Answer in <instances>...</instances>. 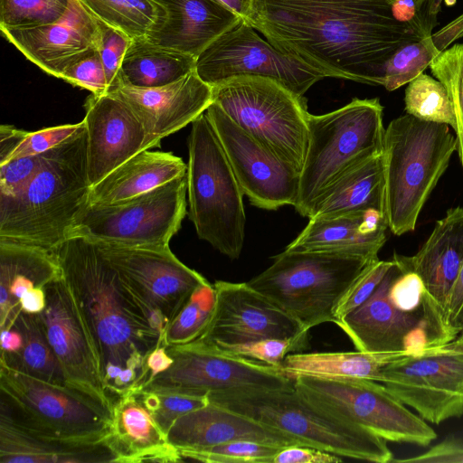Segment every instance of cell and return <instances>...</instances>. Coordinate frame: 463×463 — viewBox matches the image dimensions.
I'll return each mask as SVG.
<instances>
[{"mask_svg": "<svg viewBox=\"0 0 463 463\" xmlns=\"http://www.w3.org/2000/svg\"><path fill=\"white\" fill-rule=\"evenodd\" d=\"M281 52L325 77L383 85L403 45L431 35L388 0H253L246 20Z\"/></svg>", "mask_w": 463, "mask_h": 463, "instance_id": "6da1fadb", "label": "cell"}, {"mask_svg": "<svg viewBox=\"0 0 463 463\" xmlns=\"http://www.w3.org/2000/svg\"><path fill=\"white\" fill-rule=\"evenodd\" d=\"M52 252L92 336L109 395L114 401L139 390L146 356L165 335L95 242L70 236Z\"/></svg>", "mask_w": 463, "mask_h": 463, "instance_id": "7a4b0ae2", "label": "cell"}, {"mask_svg": "<svg viewBox=\"0 0 463 463\" xmlns=\"http://www.w3.org/2000/svg\"><path fill=\"white\" fill-rule=\"evenodd\" d=\"M85 124L43 154L37 172L15 196L0 198V240L52 251L64 241L87 204Z\"/></svg>", "mask_w": 463, "mask_h": 463, "instance_id": "3957f363", "label": "cell"}, {"mask_svg": "<svg viewBox=\"0 0 463 463\" xmlns=\"http://www.w3.org/2000/svg\"><path fill=\"white\" fill-rule=\"evenodd\" d=\"M336 325L363 352L418 354L458 335L406 256L397 253L371 297Z\"/></svg>", "mask_w": 463, "mask_h": 463, "instance_id": "277c9868", "label": "cell"}, {"mask_svg": "<svg viewBox=\"0 0 463 463\" xmlns=\"http://www.w3.org/2000/svg\"><path fill=\"white\" fill-rule=\"evenodd\" d=\"M209 401L339 457L392 462L387 440L315 404L295 387L212 392Z\"/></svg>", "mask_w": 463, "mask_h": 463, "instance_id": "5b68a950", "label": "cell"}, {"mask_svg": "<svg viewBox=\"0 0 463 463\" xmlns=\"http://www.w3.org/2000/svg\"><path fill=\"white\" fill-rule=\"evenodd\" d=\"M456 150V137L448 125L409 114L389 123L383 157L386 218L393 234L414 231L422 207Z\"/></svg>", "mask_w": 463, "mask_h": 463, "instance_id": "8992f818", "label": "cell"}, {"mask_svg": "<svg viewBox=\"0 0 463 463\" xmlns=\"http://www.w3.org/2000/svg\"><path fill=\"white\" fill-rule=\"evenodd\" d=\"M383 107L379 99H354L344 107L307 118L308 143L299 175L296 211L311 216L317 199L342 176L382 155Z\"/></svg>", "mask_w": 463, "mask_h": 463, "instance_id": "52a82bcc", "label": "cell"}, {"mask_svg": "<svg viewBox=\"0 0 463 463\" xmlns=\"http://www.w3.org/2000/svg\"><path fill=\"white\" fill-rule=\"evenodd\" d=\"M247 283L309 331L335 322L343 296L373 261L359 256L321 250H287Z\"/></svg>", "mask_w": 463, "mask_h": 463, "instance_id": "ba28073f", "label": "cell"}, {"mask_svg": "<svg viewBox=\"0 0 463 463\" xmlns=\"http://www.w3.org/2000/svg\"><path fill=\"white\" fill-rule=\"evenodd\" d=\"M187 194L189 218L198 237L238 259L245 236L243 193L205 112L192 123Z\"/></svg>", "mask_w": 463, "mask_h": 463, "instance_id": "9c48e42d", "label": "cell"}, {"mask_svg": "<svg viewBox=\"0 0 463 463\" xmlns=\"http://www.w3.org/2000/svg\"><path fill=\"white\" fill-rule=\"evenodd\" d=\"M0 417L31 433L75 443H109L112 410L67 384L0 366Z\"/></svg>", "mask_w": 463, "mask_h": 463, "instance_id": "30bf717a", "label": "cell"}, {"mask_svg": "<svg viewBox=\"0 0 463 463\" xmlns=\"http://www.w3.org/2000/svg\"><path fill=\"white\" fill-rule=\"evenodd\" d=\"M213 102L300 173L308 143L309 112L303 96L268 78L239 76L213 86Z\"/></svg>", "mask_w": 463, "mask_h": 463, "instance_id": "8fae6325", "label": "cell"}, {"mask_svg": "<svg viewBox=\"0 0 463 463\" xmlns=\"http://www.w3.org/2000/svg\"><path fill=\"white\" fill-rule=\"evenodd\" d=\"M187 173L137 196L86 204L70 236L127 248H165L186 214Z\"/></svg>", "mask_w": 463, "mask_h": 463, "instance_id": "7c38bea8", "label": "cell"}, {"mask_svg": "<svg viewBox=\"0 0 463 463\" xmlns=\"http://www.w3.org/2000/svg\"><path fill=\"white\" fill-rule=\"evenodd\" d=\"M294 383L315 404L387 441L427 446L437 438L426 420L408 410L383 383L307 376L295 379Z\"/></svg>", "mask_w": 463, "mask_h": 463, "instance_id": "4fadbf2b", "label": "cell"}, {"mask_svg": "<svg viewBox=\"0 0 463 463\" xmlns=\"http://www.w3.org/2000/svg\"><path fill=\"white\" fill-rule=\"evenodd\" d=\"M174 362L141 391L206 395L212 392L288 388L280 367L222 352L198 341L166 345Z\"/></svg>", "mask_w": 463, "mask_h": 463, "instance_id": "5bb4252c", "label": "cell"}, {"mask_svg": "<svg viewBox=\"0 0 463 463\" xmlns=\"http://www.w3.org/2000/svg\"><path fill=\"white\" fill-rule=\"evenodd\" d=\"M386 388L434 424L463 415V335L389 364Z\"/></svg>", "mask_w": 463, "mask_h": 463, "instance_id": "9a60e30c", "label": "cell"}, {"mask_svg": "<svg viewBox=\"0 0 463 463\" xmlns=\"http://www.w3.org/2000/svg\"><path fill=\"white\" fill-rule=\"evenodd\" d=\"M194 70L211 87L233 77L255 76L273 80L298 96L326 78L263 40L242 18L199 54Z\"/></svg>", "mask_w": 463, "mask_h": 463, "instance_id": "2e32d148", "label": "cell"}, {"mask_svg": "<svg viewBox=\"0 0 463 463\" xmlns=\"http://www.w3.org/2000/svg\"><path fill=\"white\" fill-rule=\"evenodd\" d=\"M165 335L191 295L208 280L165 248H127L96 243Z\"/></svg>", "mask_w": 463, "mask_h": 463, "instance_id": "e0dca14e", "label": "cell"}, {"mask_svg": "<svg viewBox=\"0 0 463 463\" xmlns=\"http://www.w3.org/2000/svg\"><path fill=\"white\" fill-rule=\"evenodd\" d=\"M244 195L253 206H294L299 171L235 124L213 102L205 111Z\"/></svg>", "mask_w": 463, "mask_h": 463, "instance_id": "ac0fdd59", "label": "cell"}, {"mask_svg": "<svg viewBox=\"0 0 463 463\" xmlns=\"http://www.w3.org/2000/svg\"><path fill=\"white\" fill-rule=\"evenodd\" d=\"M45 292L46 307L40 316L65 383L112 410L92 336L73 294L61 276Z\"/></svg>", "mask_w": 463, "mask_h": 463, "instance_id": "d6986e66", "label": "cell"}, {"mask_svg": "<svg viewBox=\"0 0 463 463\" xmlns=\"http://www.w3.org/2000/svg\"><path fill=\"white\" fill-rule=\"evenodd\" d=\"M213 317L195 341L237 344L266 338L309 340V331L247 282H214Z\"/></svg>", "mask_w": 463, "mask_h": 463, "instance_id": "ffe728a7", "label": "cell"}, {"mask_svg": "<svg viewBox=\"0 0 463 463\" xmlns=\"http://www.w3.org/2000/svg\"><path fill=\"white\" fill-rule=\"evenodd\" d=\"M84 108L90 186L135 155L156 146L130 107L114 93H91Z\"/></svg>", "mask_w": 463, "mask_h": 463, "instance_id": "44dd1931", "label": "cell"}, {"mask_svg": "<svg viewBox=\"0 0 463 463\" xmlns=\"http://www.w3.org/2000/svg\"><path fill=\"white\" fill-rule=\"evenodd\" d=\"M1 32L26 59L57 78L75 59L100 45L98 19L80 0H70L54 23Z\"/></svg>", "mask_w": 463, "mask_h": 463, "instance_id": "7402d4cb", "label": "cell"}, {"mask_svg": "<svg viewBox=\"0 0 463 463\" xmlns=\"http://www.w3.org/2000/svg\"><path fill=\"white\" fill-rule=\"evenodd\" d=\"M109 92L130 107L156 146L193 123L213 102V87L195 70L165 86L145 89L119 83Z\"/></svg>", "mask_w": 463, "mask_h": 463, "instance_id": "603a6c76", "label": "cell"}, {"mask_svg": "<svg viewBox=\"0 0 463 463\" xmlns=\"http://www.w3.org/2000/svg\"><path fill=\"white\" fill-rule=\"evenodd\" d=\"M166 437L179 450L204 449L235 440H253L279 448L302 445L280 430L212 402L177 419Z\"/></svg>", "mask_w": 463, "mask_h": 463, "instance_id": "cb8c5ba5", "label": "cell"}, {"mask_svg": "<svg viewBox=\"0 0 463 463\" xmlns=\"http://www.w3.org/2000/svg\"><path fill=\"white\" fill-rule=\"evenodd\" d=\"M164 15L145 37L195 59L241 18L219 0H154Z\"/></svg>", "mask_w": 463, "mask_h": 463, "instance_id": "d4e9b609", "label": "cell"}, {"mask_svg": "<svg viewBox=\"0 0 463 463\" xmlns=\"http://www.w3.org/2000/svg\"><path fill=\"white\" fill-rule=\"evenodd\" d=\"M388 228L386 215L374 210L310 218L285 250L332 251L377 260Z\"/></svg>", "mask_w": 463, "mask_h": 463, "instance_id": "484cf974", "label": "cell"}, {"mask_svg": "<svg viewBox=\"0 0 463 463\" xmlns=\"http://www.w3.org/2000/svg\"><path fill=\"white\" fill-rule=\"evenodd\" d=\"M110 445L118 463L184 460L179 449L168 442L137 391L113 401Z\"/></svg>", "mask_w": 463, "mask_h": 463, "instance_id": "4316f807", "label": "cell"}, {"mask_svg": "<svg viewBox=\"0 0 463 463\" xmlns=\"http://www.w3.org/2000/svg\"><path fill=\"white\" fill-rule=\"evenodd\" d=\"M406 259L446 314L463 264V208L448 210L446 215L436 222L419 251L413 256H406Z\"/></svg>", "mask_w": 463, "mask_h": 463, "instance_id": "83f0119b", "label": "cell"}, {"mask_svg": "<svg viewBox=\"0 0 463 463\" xmlns=\"http://www.w3.org/2000/svg\"><path fill=\"white\" fill-rule=\"evenodd\" d=\"M61 276L52 251L0 240V328L12 326L24 296Z\"/></svg>", "mask_w": 463, "mask_h": 463, "instance_id": "f1b7e54d", "label": "cell"}, {"mask_svg": "<svg viewBox=\"0 0 463 463\" xmlns=\"http://www.w3.org/2000/svg\"><path fill=\"white\" fill-rule=\"evenodd\" d=\"M187 173L171 152L143 150L90 187L87 204H105L146 193Z\"/></svg>", "mask_w": 463, "mask_h": 463, "instance_id": "f546056e", "label": "cell"}, {"mask_svg": "<svg viewBox=\"0 0 463 463\" xmlns=\"http://www.w3.org/2000/svg\"><path fill=\"white\" fill-rule=\"evenodd\" d=\"M117 462L109 443H75L31 433L0 417V463Z\"/></svg>", "mask_w": 463, "mask_h": 463, "instance_id": "4dcf8cb0", "label": "cell"}, {"mask_svg": "<svg viewBox=\"0 0 463 463\" xmlns=\"http://www.w3.org/2000/svg\"><path fill=\"white\" fill-rule=\"evenodd\" d=\"M407 352H323L292 353L281 370L290 379H364L382 383L383 372L392 363L408 356Z\"/></svg>", "mask_w": 463, "mask_h": 463, "instance_id": "1f68e13d", "label": "cell"}, {"mask_svg": "<svg viewBox=\"0 0 463 463\" xmlns=\"http://www.w3.org/2000/svg\"><path fill=\"white\" fill-rule=\"evenodd\" d=\"M370 210L386 215L383 154L353 168L329 187L317 199L310 218L333 217Z\"/></svg>", "mask_w": 463, "mask_h": 463, "instance_id": "d6a6232c", "label": "cell"}, {"mask_svg": "<svg viewBox=\"0 0 463 463\" xmlns=\"http://www.w3.org/2000/svg\"><path fill=\"white\" fill-rule=\"evenodd\" d=\"M189 54L156 45L145 37L133 39L123 59L118 84L156 88L175 82L195 69Z\"/></svg>", "mask_w": 463, "mask_h": 463, "instance_id": "836d02e7", "label": "cell"}, {"mask_svg": "<svg viewBox=\"0 0 463 463\" xmlns=\"http://www.w3.org/2000/svg\"><path fill=\"white\" fill-rule=\"evenodd\" d=\"M12 326L21 332L23 345L15 354H1L0 366L50 383L66 384L47 339L40 314H28L21 310Z\"/></svg>", "mask_w": 463, "mask_h": 463, "instance_id": "e575fe53", "label": "cell"}, {"mask_svg": "<svg viewBox=\"0 0 463 463\" xmlns=\"http://www.w3.org/2000/svg\"><path fill=\"white\" fill-rule=\"evenodd\" d=\"M99 20L132 39L146 37L162 20L164 11L154 0H80Z\"/></svg>", "mask_w": 463, "mask_h": 463, "instance_id": "d590c367", "label": "cell"}, {"mask_svg": "<svg viewBox=\"0 0 463 463\" xmlns=\"http://www.w3.org/2000/svg\"><path fill=\"white\" fill-rule=\"evenodd\" d=\"M405 111L420 120L456 128L452 102L443 84L421 73L408 83L404 96Z\"/></svg>", "mask_w": 463, "mask_h": 463, "instance_id": "8d00e7d4", "label": "cell"}, {"mask_svg": "<svg viewBox=\"0 0 463 463\" xmlns=\"http://www.w3.org/2000/svg\"><path fill=\"white\" fill-rule=\"evenodd\" d=\"M216 295L209 282L199 287L168 324L167 345H184L196 339L208 326L215 307Z\"/></svg>", "mask_w": 463, "mask_h": 463, "instance_id": "74e56055", "label": "cell"}, {"mask_svg": "<svg viewBox=\"0 0 463 463\" xmlns=\"http://www.w3.org/2000/svg\"><path fill=\"white\" fill-rule=\"evenodd\" d=\"M439 54L430 35L401 47L387 61L383 87L395 90L423 73Z\"/></svg>", "mask_w": 463, "mask_h": 463, "instance_id": "f35d334b", "label": "cell"}, {"mask_svg": "<svg viewBox=\"0 0 463 463\" xmlns=\"http://www.w3.org/2000/svg\"><path fill=\"white\" fill-rule=\"evenodd\" d=\"M434 78L447 90L452 102L456 128L457 152L463 166V43L440 52L430 65Z\"/></svg>", "mask_w": 463, "mask_h": 463, "instance_id": "ab89813d", "label": "cell"}, {"mask_svg": "<svg viewBox=\"0 0 463 463\" xmlns=\"http://www.w3.org/2000/svg\"><path fill=\"white\" fill-rule=\"evenodd\" d=\"M70 0H0V29L13 30L54 23Z\"/></svg>", "mask_w": 463, "mask_h": 463, "instance_id": "60d3db41", "label": "cell"}, {"mask_svg": "<svg viewBox=\"0 0 463 463\" xmlns=\"http://www.w3.org/2000/svg\"><path fill=\"white\" fill-rule=\"evenodd\" d=\"M279 449L253 440H235L204 449L179 451L184 459L205 463H273Z\"/></svg>", "mask_w": 463, "mask_h": 463, "instance_id": "b9f144b4", "label": "cell"}, {"mask_svg": "<svg viewBox=\"0 0 463 463\" xmlns=\"http://www.w3.org/2000/svg\"><path fill=\"white\" fill-rule=\"evenodd\" d=\"M308 341L309 340L297 338H266L237 344L218 343L204 345L213 346L233 355H239L269 365L281 367L288 354L307 350L308 348Z\"/></svg>", "mask_w": 463, "mask_h": 463, "instance_id": "7bdbcfd3", "label": "cell"}, {"mask_svg": "<svg viewBox=\"0 0 463 463\" xmlns=\"http://www.w3.org/2000/svg\"><path fill=\"white\" fill-rule=\"evenodd\" d=\"M156 422L166 435L181 416L210 402L208 394L196 395L177 392H154L137 390Z\"/></svg>", "mask_w": 463, "mask_h": 463, "instance_id": "ee69618b", "label": "cell"}, {"mask_svg": "<svg viewBox=\"0 0 463 463\" xmlns=\"http://www.w3.org/2000/svg\"><path fill=\"white\" fill-rule=\"evenodd\" d=\"M60 79L101 95L109 92V84L99 49L88 51L75 59L61 72Z\"/></svg>", "mask_w": 463, "mask_h": 463, "instance_id": "f6af8a7d", "label": "cell"}, {"mask_svg": "<svg viewBox=\"0 0 463 463\" xmlns=\"http://www.w3.org/2000/svg\"><path fill=\"white\" fill-rule=\"evenodd\" d=\"M392 265V259L390 260H377L359 275L338 303L335 311V324H337L371 297Z\"/></svg>", "mask_w": 463, "mask_h": 463, "instance_id": "bcb514c9", "label": "cell"}, {"mask_svg": "<svg viewBox=\"0 0 463 463\" xmlns=\"http://www.w3.org/2000/svg\"><path fill=\"white\" fill-rule=\"evenodd\" d=\"M98 22L100 31L99 52L104 65L109 92L118 85L120 67L133 39L99 19Z\"/></svg>", "mask_w": 463, "mask_h": 463, "instance_id": "7dc6e473", "label": "cell"}, {"mask_svg": "<svg viewBox=\"0 0 463 463\" xmlns=\"http://www.w3.org/2000/svg\"><path fill=\"white\" fill-rule=\"evenodd\" d=\"M83 125L84 121L82 120L76 124L50 127L38 131L28 132L7 161L18 157L42 155L71 137Z\"/></svg>", "mask_w": 463, "mask_h": 463, "instance_id": "c3c4849f", "label": "cell"}, {"mask_svg": "<svg viewBox=\"0 0 463 463\" xmlns=\"http://www.w3.org/2000/svg\"><path fill=\"white\" fill-rule=\"evenodd\" d=\"M42 159L43 154L14 158L0 165V198L19 194L37 172Z\"/></svg>", "mask_w": 463, "mask_h": 463, "instance_id": "681fc988", "label": "cell"}, {"mask_svg": "<svg viewBox=\"0 0 463 463\" xmlns=\"http://www.w3.org/2000/svg\"><path fill=\"white\" fill-rule=\"evenodd\" d=\"M342 458L333 453L303 445L283 447L276 453L273 463H340Z\"/></svg>", "mask_w": 463, "mask_h": 463, "instance_id": "f907efd6", "label": "cell"}, {"mask_svg": "<svg viewBox=\"0 0 463 463\" xmlns=\"http://www.w3.org/2000/svg\"><path fill=\"white\" fill-rule=\"evenodd\" d=\"M392 462L463 463V441L447 439L420 455Z\"/></svg>", "mask_w": 463, "mask_h": 463, "instance_id": "816d5d0a", "label": "cell"}, {"mask_svg": "<svg viewBox=\"0 0 463 463\" xmlns=\"http://www.w3.org/2000/svg\"><path fill=\"white\" fill-rule=\"evenodd\" d=\"M446 318L449 325L459 334L463 326V264L449 299Z\"/></svg>", "mask_w": 463, "mask_h": 463, "instance_id": "f5cc1de1", "label": "cell"}, {"mask_svg": "<svg viewBox=\"0 0 463 463\" xmlns=\"http://www.w3.org/2000/svg\"><path fill=\"white\" fill-rule=\"evenodd\" d=\"M166 345L165 343L158 345L146 356L144 382L140 389L172 365L174 360L167 353Z\"/></svg>", "mask_w": 463, "mask_h": 463, "instance_id": "db71d44e", "label": "cell"}, {"mask_svg": "<svg viewBox=\"0 0 463 463\" xmlns=\"http://www.w3.org/2000/svg\"><path fill=\"white\" fill-rule=\"evenodd\" d=\"M27 131L10 125L0 127V165L5 163L13 152L22 143Z\"/></svg>", "mask_w": 463, "mask_h": 463, "instance_id": "11a10c76", "label": "cell"}, {"mask_svg": "<svg viewBox=\"0 0 463 463\" xmlns=\"http://www.w3.org/2000/svg\"><path fill=\"white\" fill-rule=\"evenodd\" d=\"M462 36L463 14L430 35L432 43L439 53L448 49L453 42Z\"/></svg>", "mask_w": 463, "mask_h": 463, "instance_id": "9f6ffc18", "label": "cell"}, {"mask_svg": "<svg viewBox=\"0 0 463 463\" xmlns=\"http://www.w3.org/2000/svg\"><path fill=\"white\" fill-rule=\"evenodd\" d=\"M46 307L44 288H37L24 296L20 300V308L28 314H40Z\"/></svg>", "mask_w": 463, "mask_h": 463, "instance_id": "6f0895ef", "label": "cell"}, {"mask_svg": "<svg viewBox=\"0 0 463 463\" xmlns=\"http://www.w3.org/2000/svg\"><path fill=\"white\" fill-rule=\"evenodd\" d=\"M1 354H12L17 353L23 345L21 332L14 326L1 328Z\"/></svg>", "mask_w": 463, "mask_h": 463, "instance_id": "680465c9", "label": "cell"}, {"mask_svg": "<svg viewBox=\"0 0 463 463\" xmlns=\"http://www.w3.org/2000/svg\"><path fill=\"white\" fill-rule=\"evenodd\" d=\"M229 9L246 20L250 14L253 0H219Z\"/></svg>", "mask_w": 463, "mask_h": 463, "instance_id": "91938a15", "label": "cell"}, {"mask_svg": "<svg viewBox=\"0 0 463 463\" xmlns=\"http://www.w3.org/2000/svg\"><path fill=\"white\" fill-rule=\"evenodd\" d=\"M444 0H430L426 9V17L428 24L433 28L437 24V15L441 9V4Z\"/></svg>", "mask_w": 463, "mask_h": 463, "instance_id": "94428289", "label": "cell"}, {"mask_svg": "<svg viewBox=\"0 0 463 463\" xmlns=\"http://www.w3.org/2000/svg\"><path fill=\"white\" fill-rule=\"evenodd\" d=\"M391 4L394 5L402 0H388ZM419 12L423 13L426 15V9L430 0H411ZM427 19V17H426ZM428 22V21H427Z\"/></svg>", "mask_w": 463, "mask_h": 463, "instance_id": "6125c7cd", "label": "cell"}, {"mask_svg": "<svg viewBox=\"0 0 463 463\" xmlns=\"http://www.w3.org/2000/svg\"><path fill=\"white\" fill-rule=\"evenodd\" d=\"M459 334H462V335H463V326H462V328H461V330H460Z\"/></svg>", "mask_w": 463, "mask_h": 463, "instance_id": "be15d7a7", "label": "cell"}]
</instances>
